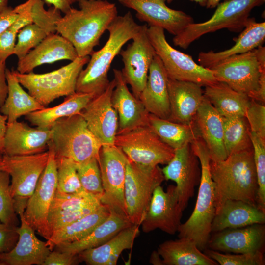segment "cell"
<instances>
[{
	"mask_svg": "<svg viewBox=\"0 0 265 265\" xmlns=\"http://www.w3.org/2000/svg\"><path fill=\"white\" fill-rule=\"evenodd\" d=\"M115 86L113 79L105 91L94 97L80 113L102 145L114 144L117 133L118 116L111 100Z\"/></svg>",
	"mask_w": 265,
	"mask_h": 265,
	"instance_id": "ac0fdd59",
	"label": "cell"
},
{
	"mask_svg": "<svg viewBox=\"0 0 265 265\" xmlns=\"http://www.w3.org/2000/svg\"><path fill=\"white\" fill-rule=\"evenodd\" d=\"M76 167L83 189L88 193L101 197L103 188L98 159L94 158L82 163L76 164Z\"/></svg>",
	"mask_w": 265,
	"mask_h": 265,
	"instance_id": "b9f144b4",
	"label": "cell"
},
{
	"mask_svg": "<svg viewBox=\"0 0 265 265\" xmlns=\"http://www.w3.org/2000/svg\"><path fill=\"white\" fill-rule=\"evenodd\" d=\"M162 172L165 180L175 182L179 203L184 211L194 196L195 188L199 185L201 176L200 162L190 143L174 150L173 157Z\"/></svg>",
	"mask_w": 265,
	"mask_h": 265,
	"instance_id": "e0dca14e",
	"label": "cell"
},
{
	"mask_svg": "<svg viewBox=\"0 0 265 265\" xmlns=\"http://www.w3.org/2000/svg\"><path fill=\"white\" fill-rule=\"evenodd\" d=\"M265 39V22H257L254 18L248 21L231 48L218 52L210 51L199 53V64L211 69L231 56L244 53L262 46Z\"/></svg>",
	"mask_w": 265,
	"mask_h": 265,
	"instance_id": "f546056e",
	"label": "cell"
},
{
	"mask_svg": "<svg viewBox=\"0 0 265 265\" xmlns=\"http://www.w3.org/2000/svg\"><path fill=\"white\" fill-rule=\"evenodd\" d=\"M21 225L17 228L18 240L8 252L0 253V265H42L51 251L46 242L39 240L26 222L24 213L18 214Z\"/></svg>",
	"mask_w": 265,
	"mask_h": 265,
	"instance_id": "cb8c5ba5",
	"label": "cell"
},
{
	"mask_svg": "<svg viewBox=\"0 0 265 265\" xmlns=\"http://www.w3.org/2000/svg\"><path fill=\"white\" fill-rule=\"evenodd\" d=\"M250 135L258 186L257 205L265 212V140L251 131Z\"/></svg>",
	"mask_w": 265,
	"mask_h": 265,
	"instance_id": "ab89813d",
	"label": "cell"
},
{
	"mask_svg": "<svg viewBox=\"0 0 265 265\" xmlns=\"http://www.w3.org/2000/svg\"><path fill=\"white\" fill-rule=\"evenodd\" d=\"M194 120L198 129L200 137L207 148L211 160H224L227 155L223 140V117L205 97L197 111Z\"/></svg>",
	"mask_w": 265,
	"mask_h": 265,
	"instance_id": "83f0119b",
	"label": "cell"
},
{
	"mask_svg": "<svg viewBox=\"0 0 265 265\" xmlns=\"http://www.w3.org/2000/svg\"><path fill=\"white\" fill-rule=\"evenodd\" d=\"M2 159V158H1ZM1 159H0V164L1 163Z\"/></svg>",
	"mask_w": 265,
	"mask_h": 265,
	"instance_id": "94428289",
	"label": "cell"
},
{
	"mask_svg": "<svg viewBox=\"0 0 265 265\" xmlns=\"http://www.w3.org/2000/svg\"><path fill=\"white\" fill-rule=\"evenodd\" d=\"M8 0H0V12L8 7Z\"/></svg>",
	"mask_w": 265,
	"mask_h": 265,
	"instance_id": "91938a15",
	"label": "cell"
},
{
	"mask_svg": "<svg viewBox=\"0 0 265 265\" xmlns=\"http://www.w3.org/2000/svg\"><path fill=\"white\" fill-rule=\"evenodd\" d=\"M183 210L176 186L169 185L164 191L161 185L154 190L141 225L144 233L159 229L170 235L178 232Z\"/></svg>",
	"mask_w": 265,
	"mask_h": 265,
	"instance_id": "2e32d148",
	"label": "cell"
},
{
	"mask_svg": "<svg viewBox=\"0 0 265 265\" xmlns=\"http://www.w3.org/2000/svg\"><path fill=\"white\" fill-rule=\"evenodd\" d=\"M100 199L101 196L85 190L74 194L56 191L48 217L50 237L56 230L97 210L102 205Z\"/></svg>",
	"mask_w": 265,
	"mask_h": 265,
	"instance_id": "ffe728a7",
	"label": "cell"
},
{
	"mask_svg": "<svg viewBox=\"0 0 265 265\" xmlns=\"http://www.w3.org/2000/svg\"><path fill=\"white\" fill-rule=\"evenodd\" d=\"M150 263L156 265H163L162 260L157 251H154L151 256Z\"/></svg>",
	"mask_w": 265,
	"mask_h": 265,
	"instance_id": "9f6ffc18",
	"label": "cell"
},
{
	"mask_svg": "<svg viewBox=\"0 0 265 265\" xmlns=\"http://www.w3.org/2000/svg\"><path fill=\"white\" fill-rule=\"evenodd\" d=\"M204 94L218 113L225 118L245 116L251 100L247 95L218 81L205 87Z\"/></svg>",
	"mask_w": 265,
	"mask_h": 265,
	"instance_id": "e575fe53",
	"label": "cell"
},
{
	"mask_svg": "<svg viewBox=\"0 0 265 265\" xmlns=\"http://www.w3.org/2000/svg\"><path fill=\"white\" fill-rule=\"evenodd\" d=\"M203 252L220 265H264V252L248 253H222L209 248Z\"/></svg>",
	"mask_w": 265,
	"mask_h": 265,
	"instance_id": "bcb514c9",
	"label": "cell"
},
{
	"mask_svg": "<svg viewBox=\"0 0 265 265\" xmlns=\"http://www.w3.org/2000/svg\"><path fill=\"white\" fill-rule=\"evenodd\" d=\"M19 16V13L15 8L9 6L0 12V34L14 23Z\"/></svg>",
	"mask_w": 265,
	"mask_h": 265,
	"instance_id": "f5cc1de1",
	"label": "cell"
},
{
	"mask_svg": "<svg viewBox=\"0 0 265 265\" xmlns=\"http://www.w3.org/2000/svg\"><path fill=\"white\" fill-rule=\"evenodd\" d=\"M10 193V175L0 169V221L18 226L19 222Z\"/></svg>",
	"mask_w": 265,
	"mask_h": 265,
	"instance_id": "f6af8a7d",
	"label": "cell"
},
{
	"mask_svg": "<svg viewBox=\"0 0 265 265\" xmlns=\"http://www.w3.org/2000/svg\"><path fill=\"white\" fill-rule=\"evenodd\" d=\"M210 169L214 184L216 211L228 200L257 206L258 186L253 147L229 155L223 160H210Z\"/></svg>",
	"mask_w": 265,
	"mask_h": 265,
	"instance_id": "7a4b0ae2",
	"label": "cell"
},
{
	"mask_svg": "<svg viewBox=\"0 0 265 265\" xmlns=\"http://www.w3.org/2000/svg\"><path fill=\"white\" fill-rule=\"evenodd\" d=\"M148 27L146 24L141 25L132 42L119 53L124 65L123 77L137 99L145 86L150 66L156 55L147 34Z\"/></svg>",
	"mask_w": 265,
	"mask_h": 265,
	"instance_id": "9a60e30c",
	"label": "cell"
},
{
	"mask_svg": "<svg viewBox=\"0 0 265 265\" xmlns=\"http://www.w3.org/2000/svg\"><path fill=\"white\" fill-rule=\"evenodd\" d=\"M223 140L227 156L252 148L250 130L245 116L223 117Z\"/></svg>",
	"mask_w": 265,
	"mask_h": 265,
	"instance_id": "f35d334b",
	"label": "cell"
},
{
	"mask_svg": "<svg viewBox=\"0 0 265 265\" xmlns=\"http://www.w3.org/2000/svg\"><path fill=\"white\" fill-rule=\"evenodd\" d=\"M48 158V150L31 155L2 157L0 169L7 172L11 177L10 193L17 214L24 212L28 200L47 165Z\"/></svg>",
	"mask_w": 265,
	"mask_h": 265,
	"instance_id": "8fae6325",
	"label": "cell"
},
{
	"mask_svg": "<svg viewBox=\"0 0 265 265\" xmlns=\"http://www.w3.org/2000/svg\"><path fill=\"white\" fill-rule=\"evenodd\" d=\"M96 96L91 93L76 92L66 96L58 105L31 112L26 118L32 125L43 129H51L58 119L80 114Z\"/></svg>",
	"mask_w": 265,
	"mask_h": 265,
	"instance_id": "836d02e7",
	"label": "cell"
},
{
	"mask_svg": "<svg viewBox=\"0 0 265 265\" xmlns=\"http://www.w3.org/2000/svg\"><path fill=\"white\" fill-rule=\"evenodd\" d=\"M250 131L265 140V106L251 99L245 116Z\"/></svg>",
	"mask_w": 265,
	"mask_h": 265,
	"instance_id": "c3c4849f",
	"label": "cell"
},
{
	"mask_svg": "<svg viewBox=\"0 0 265 265\" xmlns=\"http://www.w3.org/2000/svg\"><path fill=\"white\" fill-rule=\"evenodd\" d=\"M51 138V129L32 128L18 121L7 124L4 155L26 156L44 152L48 150Z\"/></svg>",
	"mask_w": 265,
	"mask_h": 265,
	"instance_id": "7402d4cb",
	"label": "cell"
},
{
	"mask_svg": "<svg viewBox=\"0 0 265 265\" xmlns=\"http://www.w3.org/2000/svg\"><path fill=\"white\" fill-rule=\"evenodd\" d=\"M140 27L130 11L118 15L107 28L109 36L106 42L101 49L92 53L86 68L80 72L76 91L95 96L103 92L110 82L108 73L113 60L122 47L134 38Z\"/></svg>",
	"mask_w": 265,
	"mask_h": 265,
	"instance_id": "3957f363",
	"label": "cell"
},
{
	"mask_svg": "<svg viewBox=\"0 0 265 265\" xmlns=\"http://www.w3.org/2000/svg\"><path fill=\"white\" fill-rule=\"evenodd\" d=\"M48 35L44 29L34 23L25 26L17 35L18 40L14 47L13 54L17 56L18 60L22 59Z\"/></svg>",
	"mask_w": 265,
	"mask_h": 265,
	"instance_id": "ee69618b",
	"label": "cell"
},
{
	"mask_svg": "<svg viewBox=\"0 0 265 265\" xmlns=\"http://www.w3.org/2000/svg\"><path fill=\"white\" fill-rule=\"evenodd\" d=\"M165 2L169 3L173 1V0H163ZM198 3L200 6L205 7L207 3V0H190Z\"/></svg>",
	"mask_w": 265,
	"mask_h": 265,
	"instance_id": "680465c9",
	"label": "cell"
},
{
	"mask_svg": "<svg viewBox=\"0 0 265 265\" xmlns=\"http://www.w3.org/2000/svg\"><path fill=\"white\" fill-rule=\"evenodd\" d=\"M265 241L264 224H255L212 233L208 240L207 248L228 253L264 252Z\"/></svg>",
	"mask_w": 265,
	"mask_h": 265,
	"instance_id": "44dd1931",
	"label": "cell"
},
{
	"mask_svg": "<svg viewBox=\"0 0 265 265\" xmlns=\"http://www.w3.org/2000/svg\"><path fill=\"white\" fill-rule=\"evenodd\" d=\"M123 6L136 12V17L148 26H156L175 36L181 33L193 18L186 13L168 7L163 0H117Z\"/></svg>",
	"mask_w": 265,
	"mask_h": 265,
	"instance_id": "d6986e66",
	"label": "cell"
},
{
	"mask_svg": "<svg viewBox=\"0 0 265 265\" xmlns=\"http://www.w3.org/2000/svg\"><path fill=\"white\" fill-rule=\"evenodd\" d=\"M80 262L78 254L53 250L48 255L42 265H75Z\"/></svg>",
	"mask_w": 265,
	"mask_h": 265,
	"instance_id": "f907efd6",
	"label": "cell"
},
{
	"mask_svg": "<svg viewBox=\"0 0 265 265\" xmlns=\"http://www.w3.org/2000/svg\"><path fill=\"white\" fill-rule=\"evenodd\" d=\"M114 144L131 161L146 167L167 164L174 154V149L163 142L148 125L117 134Z\"/></svg>",
	"mask_w": 265,
	"mask_h": 265,
	"instance_id": "7c38bea8",
	"label": "cell"
},
{
	"mask_svg": "<svg viewBox=\"0 0 265 265\" xmlns=\"http://www.w3.org/2000/svg\"><path fill=\"white\" fill-rule=\"evenodd\" d=\"M108 217L85 238L73 242L56 245L53 249L72 254L98 247L122 230L132 225L125 215L110 209Z\"/></svg>",
	"mask_w": 265,
	"mask_h": 265,
	"instance_id": "1f68e13d",
	"label": "cell"
},
{
	"mask_svg": "<svg viewBox=\"0 0 265 265\" xmlns=\"http://www.w3.org/2000/svg\"><path fill=\"white\" fill-rule=\"evenodd\" d=\"M167 86L170 109L169 120L183 124L193 122L205 97L202 86L169 78Z\"/></svg>",
	"mask_w": 265,
	"mask_h": 265,
	"instance_id": "484cf974",
	"label": "cell"
},
{
	"mask_svg": "<svg viewBox=\"0 0 265 265\" xmlns=\"http://www.w3.org/2000/svg\"><path fill=\"white\" fill-rule=\"evenodd\" d=\"M148 125L163 142L174 150L200 138L194 120L189 124H183L149 113Z\"/></svg>",
	"mask_w": 265,
	"mask_h": 265,
	"instance_id": "74e56055",
	"label": "cell"
},
{
	"mask_svg": "<svg viewBox=\"0 0 265 265\" xmlns=\"http://www.w3.org/2000/svg\"><path fill=\"white\" fill-rule=\"evenodd\" d=\"M55 158H65L76 164L99 158L101 142L88 128L80 114L62 118L51 128Z\"/></svg>",
	"mask_w": 265,
	"mask_h": 265,
	"instance_id": "8992f818",
	"label": "cell"
},
{
	"mask_svg": "<svg viewBox=\"0 0 265 265\" xmlns=\"http://www.w3.org/2000/svg\"><path fill=\"white\" fill-rule=\"evenodd\" d=\"M18 227L0 223V253L8 252L15 246L19 238Z\"/></svg>",
	"mask_w": 265,
	"mask_h": 265,
	"instance_id": "681fc988",
	"label": "cell"
},
{
	"mask_svg": "<svg viewBox=\"0 0 265 265\" xmlns=\"http://www.w3.org/2000/svg\"><path fill=\"white\" fill-rule=\"evenodd\" d=\"M221 0H207L206 7L208 8H214L220 3Z\"/></svg>",
	"mask_w": 265,
	"mask_h": 265,
	"instance_id": "6f0895ef",
	"label": "cell"
},
{
	"mask_svg": "<svg viewBox=\"0 0 265 265\" xmlns=\"http://www.w3.org/2000/svg\"><path fill=\"white\" fill-rule=\"evenodd\" d=\"M168 80L162 63L156 55L149 68L146 83L138 99L149 113L169 120L170 109Z\"/></svg>",
	"mask_w": 265,
	"mask_h": 265,
	"instance_id": "4316f807",
	"label": "cell"
},
{
	"mask_svg": "<svg viewBox=\"0 0 265 265\" xmlns=\"http://www.w3.org/2000/svg\"><path fill=\"white\" fill-rule=\"evenodd\" d=\"M139 225L133 224L118 232L105 243L78 254L81 262L89 265H116L126 249L132 248L139 234Z\"/></svg>",
	"mask_w": 265,
	"mask_h": 265,
	"instance_id": "4dcf8cb0",
	"label": "cell"
},
{
	"mask_svg": "<svg viewBox=\"0 0 265 265\" xmlns=\"http://www.w3.org/2000/svg\"><path fill=\"white\" fill-rule=\"evenodd\" d=\"M265 223V212L257 206L241 200H228L216 211L212 224L211 234L226 229Z\"/></svg>",
	"mask_w": 265,
	"mask_h": 265,
	"instance_id": "f1b7e54d",
	"label": "cell"
},
{
	"mask_svg": "<svg viewBox=\"0 0 265 265\" xmlns=\"http://www.w3.org/2000/svg\"><path fill=\"white\" fill-rule=\"evenodd\" d=\"M110 214L109 208L102 204L93 212L54 231L47 240L51 251L57 245L79 240L91 233Z\"/></svg>",
	"mask_w": 265,
	"mask_h": 265,
	"instance_id": "d590c367",
	"label": "cell"
},
{
	"mask_svg": "<svg viewBox=\"0 0 265 265\" xmlns=\"http://www.w3.org/2000/svg\"><path fill=\"white\" fill-rule=\"evenodd\" d=\"M115 86L111 95V103L118 116L117 133L148 125L149 112L141 102L129 90L121 70H113Z\"/></svg>",
	"mask_w": 265,
	"mask_h": 265,
	"instance_id": "603a6c76",
	"label": "cell"
},
{
	"mask_svg": "<svg viewBox=\"0 0 265 265\" xmlns=\"http://www.w3.org/2000/svg\"><path fill=\"white\" fill-rule=\"evenodd\" d=\"M6 59L0 54V107L3 105L8 94L6 77Z\"/></svg>",
	"mask_w": 265,
	"mask_h": 265,
	"instance_id": "816d5d0a",
	"label": "cell"
},
{
	"mask_svg": "<svg viewBox=\"0 0 265 265\" xmlns=\"http://www.w3.org/2000/svg\"><path fill=\"white\" fill-rule=\"evenodd\" d=\"M8 94L0 111L7 117V124L13 123L20 117L45 108L34 97L26 92L18 81L14 71L6 68Z\"/></svg>",
	"mask_w": 265,
	"mask_h": 265,
	"instance_id": "8d00e7d4",
	"label": "cell"
},
{
	"mask_svg": "<svg viewBox=\"0 0 265 265\" xmlns=\"http://www.w3.org/2000/svg\"><path fill=\"white\" fill-rule=\"evenodd\" d=\"M7 117L0 111V159L4 155V140L7 127Z\"/></svg>",
	"mask_w": 265,
	"mask_h": 265,
	"instance_id": "11a10c76",
	"label": "cell"
},
{
	"mask_svg": "<svg viewBox=\"0 0 265 265\" xmlns=\"http://www.w3.org/2000/svg\"><path fill=\"white\" fill-rule=\"evenodd\" d=\"M211 70L217 81L265 104V48L263 45L228 57Z\"/></svg>",
	"mask_w": 265,
	"mask_h": 265,
	"instance_id": "5b68a950",
	"label": "cell"
},
{
	"mask_svg": "<svg viewBox=\"0 0 265 265\" xmlns=\"http://www.w3.org/2000/svg\"><path fill=\"white\" fill-rule=\"evenodd\" d=\"M82 0H43L48 5L53 7L63 13H66L72 7V5L80 2Z\"/></svg>",
	"mask_w": 265,
	"mask_h": 265,
	"instance_id": "db71d44e",
	"label": "cell"
},
{
	"mask_svg": "<svg viewBox=\"0 0 265 265\" xmlns=\"http://www.w3.org/2000/svg\"><path fill=\"white\" fill-rule=\"evenodd\" d=\"M190 144L200 162L201 180L194 210L189 218L180 224L178 237L193 240L198 247L203 251L207 248L215 214L214 184L210 173L211 159L204 141L199 138Z\"/></svg>",
	"mask_w": 265,
	"mask_h": 265,
	"instance_id": "277c9868",
	"label": "cell"
},
{
	"mask_svg": "<svg viewBox=\"0 0 265 265\" xmlns=\"http://www.w3.org/2000/svg\"><path fill=\"white\" fill-rule=\"evenodd\" d=\"M157 252L163 265H217L202 252L195 242L186 238L169 240L160 244Z\"/></svg>",
	"mask_w": 265,
	"mask_h": 265,
	"instance_id": "d6a6232c",
	"label": "cell"
},
{
	"mask_svg": "<svg viewBox=\"0 0 265 265\" xmlns=\"http://www.w3.org/2000/svg\"><path fill=\"white\" fill-rule=\"evenodd\" d=\"M55 159L57 168L56 191L74 194L84 190L80 182L75 163L65 158Z\"/></svg>",
	"mask_w": 265,
	"mask_h": 265,
	"instance_id": "60d3db41",
	"label": "cell"
},
{
	"mask_svg": "<svg viewBox=\"0 0 265 265\" xmlns=\"http://www.w3.org/2000/svg\"><path fill=\"white\" fill-rule=\"evenodd\" d=\"M147 34L169 79L193 82L202 87L218 82L212 70L197 64L191 56L172 47L166 40L163 29L148 26Z\"/></svg>",
	"mask_w": 265,
	"mask_h": 265,
	"instance_id": "9c48e42d",
	"label": "cell"
},
{
	"mask_svg": "<svg viewBox=\"0 0 265 265\" xmlns=\"http://www.w3.org/2000/svg\"><path fill=\"white\" fill-rule=\"evenodd\" d=\"M77 57L75 48L68 40L57 33H50L18 60L16 71L21 74L28 73L39 66L62 60L72 61Z\"/></svg>",
	"mask_w": 265,
	"mask_h": 265,
	"instance_id": "d4e9b609",
	"label": "cell"
},
{
	"mask_svg": "<svg viewBox=\"0 0 265 265\" xmlns=\"http://www.w3.org/2000/svg\"><path fill=\"white\" fill-rule=\"evenodd\" d=\"M165 180L159 165L146 167L129 159L126 166L124 199L127 216L132 224L140 226L153 192Z\"/></svg>",
	"mask_w": 265,
	"mask_h": 265,
	"instance_id": "30bf717a",
	"label": "cell"
},
{
	"mask_svg": "<svg viewBox=\"0 0 265 265\" xmlns=\"http://www.w3.org/2000/svg\"><path fill=\"white\" fill-rule=\"evenodd\" d=\"M29 10L34 23L43 29L48 34L56 32V23L62 17L60 11L54 7L48 10L44 8L42 0H29Z\"/></svg>",
	"mask_w": 265,
	"mask_h": 265,
	"instance_id": "7dc6e473",
	"label": "cell"
},
{
	"mask_svg": "<svg viewBox=\"0 0 265 265\" xmlns=\"http://www.w3.org/2000/svg\"><path fill=\"white\" fill-rule=\"evenodd\" d=\"M90 59V56H78L67 65L43 74H21L13 70L22 86L42 105L46 107L55 99L76 92L79 75Z\"/></svg>",
	"mask_w": 265,
	"mask_h": 265,
	"instance_id": "ba28073f",
	"label": "cell"
},
{
	"mask_svg": "<svg viewBox=\"0 0 265 265\" xmlns=\"http://www.w3.org/2000/svg\"><path fill=\"white\" fill-rule=\"evenodd\" d=\"M49 158L35 190L28 200L24 212L26 222L46 240L50 237L48 217L57 186V168L53 147L48 144Z\"/></svg>",
	"mask_w": 265,
	"mask_h": 265,
	"instance_id": "5bb4252c",
	"label": "cell"
},
{
	"mask_svg": "<svg viewBox=\"0 0 265 265\" xmlns=\"http://www.w3.org/2000/svg\"><path fill=\"white\" fill-rule=\"evenodd\" d=\"M265 0H225L219 3L212 16L201 23H192L174 36V45L186 49L202 36L226 28L239 32L245 27L252 10L260 6Z\"/></svg>",
	"mask_w": 265,
	"mask_h": 265,
	"instance_id": "52a82bcc",
	"label": "cell"
},
{
	"mask_svg": "<svg viewBox=\"0 0 265 265\" xmlns=\"http://www.w3.org/2000/svg\"><path fill=\"white\" fill-rule=\"evenodd\" d=\"M98 161L103 188L101 202L127 216L124 187L128 157L115 144L103 145Z\"/></svg>",
	"mask_w": 265,
	"mask_h": 265,
	"instance_id": "4fadbf2b",
	"label": "cell"
},
{
	"mask_svg": "<svg viewBox=\"0 0 265 265\" xmlns=\"http://www.w3.org/2000/svg\"><path fill=\"white\" fill-rule=\"evenodd\" d=\"M80 9L71 7L56 23V32L68 40L78 56H90L101 37L118 16L114 3L106 0H82Z\"/></svg>",
	"mask_w": 265,
	"mask_h": 265,
	"instance_id": "6da1fadb",
	"label": "cell"
},
{
	"mask_svg": "<svg viewBox=\"0 0 265 265\" xmlns=\"http://www.w3.org/2000/svg\"><path fill=\"white\" fill-rule=\"evenodd\" d=\"M18 12L19 16L16 21L0 34V54L6 59L14 53L16 38L19 31L25 26L33 23L28 8L22 6Z\"/></svg>",
	"mask_w": 265,
	"mask_h": 265,
	"instance_id": "7bdbcfd3",
	"label": "cell"
}]
</instances>
